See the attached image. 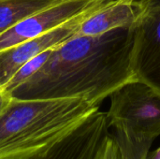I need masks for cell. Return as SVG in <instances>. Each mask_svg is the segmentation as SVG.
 I'll return each instance as SVG.
<instances>
[{"mask_svg": "<svg viewBox=\"0 0 160 159\" xmlns=\"http://www.w3.org/2000/svg\"><path fill=\"white\" fill-rule=\"evenodd\" d=\"M112 135L118 143L122 159H146L154 142L124 127H114Z\"/></svg>", "mask_w": 160, "mask_h": 159, "instance_id": "30bf717a", "label": "cell"}, {"mask_svg": "<svg viewBox=\"0 0 160 159\" xmlns=\"http://www.w3.org/2000/svg\"><path fill=\"white\" fill-rule=\"evenodd\" d=\"M60 0H0V36L20 21Z\"/></svg>", "mask_w": 160, "mask_h": 159, "instance_id": "9c48e42d", "label": "cell"}, {"mask_svg": "<svg viewBox=\"0 0 160 159\" xmlns=\"http://www.w3.org/2000/svg\"><path fill=\"white\" fill-rule=\"evenodd\" d=\"M146 159H160V147L153 152H149Z\"/></svg>", "mask_w": 160, "mask_h": 159, "instance_id": "5bb4252c", "label": "cell"}, {"mask_svg": "<svg viewBox=\"0 0 160 159\" xmlns=\"http://www.w3.org/2000/svg\"><path fill=\"white\" fill-rule=\"evenodd\" d=\"M107 112L111 127H124L155 141L160 136V92L134 80L111 96Z\"/></svg>", "mask_w": 160, "mask_h": 159, "instance_id": "3957f363", "label": "cell"}, {"mask_svg": "<svg viewBox=\"0 0 160 159\" xmlns=\"http://www.w3.org/2000/svg\"><path fill=\"white\" fill-rule=\"evenodd\" d=\"M137 14L134 0H114L87 16L82 22L77 35L96 36L120 27H132Z\"/></svg>", "mask_w": 160, "mask_h": 159, "instance_id": "ba28073f", "label": "cell"}, {"mask_svg": "<svg viewBox=\"0 0 160 159\" xmlns=\"http://www.w3.org/2000/svg\"><path fill=\"white\" fill-rule=\"evenodd\" d=\"M100 159H122L118 143H117L116 140L114 139L112 133L111 134V136L105 145L104 151L102 153Z\"/></svg>", "mask_w": 160, "mask_h": 159, "instance_id": "7c38bea8", "label": "cell"}, {"mask_svg": "<svg viewBox=\"0 0 160 159\" xmlns=\"http://www.w3.org/2000/svg\"><path fill=\"white\" fill-rule=\"evenodd\" d=\"M52 49H50V50H47V51L41 52L40 54L37 55L30 61L23 64L14 73V75L8 81V82L4 86V89H6L10 94V92L12 90H14L15 88H17L18 86L22 84L24 82H26L28 79H30L46 63Z\"/></svg>", "mask_w": 160, "mask_h": 159, "instance_id": "8fae6325", "label": "cell"}, {"mask_svg": "<svg viewBox=\"0 0 160 159\" xmlns=\"http://www.w3.org/2000/svg\"><path fill=\"white\" fill-rule=\"evenodd\" d=\"M12 100L11 95L3 87H0V114L5 111L8 105Z\"/></svg>", "mask_w": 160, "mask_h": 159, "instance_id": "4fadbf2b", "label": "cell"}, {"mask_svg": "<svg viewBox=\"0 0 160 159\" xmlns=\"http://www.w3.org/2000/svg\"><path fill=\"white\" fill-rule=\"evenodd\" d=\"M99 106L83 98H13L0 114V159H33Z\"/></svg>", "mask_w": 160, "mask_h": 159, "instance_id": "7a4b0ae2", "label": "cell"}, {"mask_svg": "<svg viewBox=\"0 0 160 159\" xmlns=\"http://www.w3.org/2000/svg\"><path fill=\"white\" fill-rule=\"evenodd\" d=\"M107 112L99 109L33 159H100L111 136Z\"/></svg>", "mask_w": 160, "mask_h": 159, "instance_id": "8992f818", "label": "cell"}, {"mask_svg": "<svg viewBox=\"0 0 160 159\" xmlns=\"http://www.w3.org/2000/svg\"><path fill=\"white\" fill-rule=\"evenodd\" d=\"M132 69L135 80L160 92V0H134Z\"/></svg>", "mask_w": 160, "mask_h": 159, "instance_id": "277c9868", "label": "cell"}, {"mask_svg": "<svg viewBox=\"0 0 160 159\" xmlns=\"http://www.w3.org/2000/svg\"><path fill=\"white\" fill-rule=\"evenodd\" d=\"M114 0H60L29 15L0 36V52L40 37Z\"/></svg>", "mask_w": 160, "mask_h": 159, "instance_id": "5b68a950", "label": "cell"}, {"mask_svg": "<svg viewBox=\"0 0 160 159\" xmlns=\"http://www.w3.org/2000/svg\"><path fill=\"white\" fill-rule=\"evenodd\" d=\"M89 15L75 19L50 33L0 52V87L4 88L14 73L23 64L41 52L55 48L75 36L78 33L82 22Z\"/></svg>", "mask_w": 160, "mask_h": 159, "instance_id": "52a82bcc", "label": "cell"}, {"mask_svg": "<svg viewBox=\"0 0 160 159\" xmlns=\"http://www.w3.org/2000/svg\"><path fill=\"white\" fill-rule=\"evenodd\" d=\"M133 43V26L96 36L76 34L53 48L46 63L10 95L17 99L83 98L99 106L135 80Z\"/></svg>", "mask_w": 160, "mask_h": 159, "instance_id": "6da1fadb", "label": "cell"}]
</instances>
